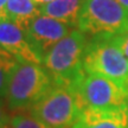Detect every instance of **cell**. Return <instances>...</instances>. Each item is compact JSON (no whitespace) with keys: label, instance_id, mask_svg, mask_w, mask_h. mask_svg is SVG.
Instances as JSON below:
<instances>
[{"label":"cell","instance_id":"obj_10","mask_svg":"<svg viewBox=\"0 0 128 128\" xmlns=\"http://www.w3.org/2000/svg\"><path fill=\"white\" fill-rule=\"evenodd\" d=\"M86 0H54L39 8V13L60 20L72 28H77L78 18Z\"/></svg>","mask_w":128,"mask_h":128},{"label":"cell","instance_id":"obj_8","mask_svg":"<svg viewBox=\"0 0 128 128\" xmlns=\"http://www.w3.org/2000/svg\"><path fill=\"white\" fill-rule=\"evenodd\" d=\"M0 48L14 55L19 60L42 64V60L33 51L25 28L13 20H0Z\"/></svg>","mask_w":128,"mask_h":128},{"label":"cell","instance_id":"obj_17","mask_svg":"<svg viewBox=\"0 0 128 128\" xmlns=\"http://www.w3.org/2000/svg\"><path fill=\"white\" fill-rule=\"evenodd\" d=\"M54 0H33V2L36 4L37 7H42V6H44V5H48L52 2Z\"/></svg>","mask_w":128,"mask_h":128},{"label":"cell","instance_id":"obj_5","mask_svg":"<svg viewBox=\"0 0 128 128\" xmlns=\"http://www.w3.org/2000/svg\"><path fill=\"white\" fill-rule=\"evenodd\" d=\"M83 109H121L128 108L127 92L122 86L109 78L84 74L71 89Z\"/></svg>","mask_w":128,"mask_h":128},{"label":"cell","instance_id":"obj_15","mask_svg":"<svg viewBox=\"0 0 128 128\" xmlns=\"http://www.w3.org/2000/svg\"><path fill=\"white\" fill-rule=\"evenodd\" d=\"M4 100L5 98L0 97V128L8 127L10 119H11L8 116V114H7V109H6L7 106L5 104Z\"/></svg>","mask_w":128,"mask_h":128},{"label":"cell","instance_id":"obj_11","mask_svg":"<svg viewBox=\"0 0 128 128\" xmlns=\"http://www.w3.org/2000/svg\"><path fill=\"white\" fill-rule=\"evenodd\" d=\"M7 18L19 24L22 28H26L28 24L39 13V8L33 0H7L6 6Z\"/></svg>","mask_w":128,"mask_h":128},{"label":"cell","instance_id":"obj_18","mask_svg":"<svg viewBox=\"0 0 128 128\" xmlns=\"http://www.w3.org/2000/svg\"><path fill=\"white\" fill-rule=\"evenodd\" d=\"M116 1H118V2L128 12V0H116Z\"/></svg>","mask_w":128,"mask_h":128},{"label":"cell","instance_id":"obj_13","mask_svg":"<svg viewBox=\"0 0 128 128\" xmlns=\"http://www.w3.org/2000/svg\"><path fill=\"white\" fill-rule=\"evenodd\" d=\"M7 128H49L32 115L16 114L11 116Z\"/></svg>","mask_w":128,"mask_h":128},{"label":"cell","instance_id":"obj_9","mask_svg":"<svg viewBox=\"0 0 128 128\" xmlns=\"http://www.w3.org/2000/svg\"><path fill=\"white\" fill-rule=\"evenodd\" d=\"M71 128H128V108L83 109Z\"/></svg>","mask_w":128,"mask_h":128},{"label":"cell","instance_id":"obj_16","mask_svg":"<svg viewBox=\"0 0 128 128\" xmlns=\"http://www.w3.org/2000/svg\"><path fill=\"white\" fill-rule=\"evenodd\" d=\"M6 6H7V0H0V20L7 18Z\"/></svg>","mask_w":128,"mask_h":128},{"label":"cell","instance_id":"obj_7","mask_svg":"<svg viewBox=\"0 0 128 128\" xmlns=\"http://www.w3.org/2000/svg\"><path fill=\"white\" fill-rule=\"evenodd\" d=\"M71 30L72 28L68 24L44 14H38L25 28L28 42L42 62L51 48Z\"/></svg>","mask_w":128,"mask_h":128},{"label":"cell","instance_id":"obj_4","mask_svg":"<svg viewBox=\"0 0 128 128\" xmlns=\"http://www.w3.org/2000/svg\"><path fill=\"white\" fill-rule=\"evenodd\" d=\"M76 28L92 37L115 36L128 30V12L116 0H86Z\"/></svg>","mask_w":128,"mask_h":128},{"label":"cell","instance_id":"obj_2","mask_svg":"<svg viewBox=\"0 0 128 128\" xmlns=\"http://www.w3.org/2000/svg\"><path fill=\"white\" fill-rule=\"evenodd\" d=\"M54 81L43 64L19 60L5 96L11 112L30 109L54 88Z\"/></svg>","mask_w":128,"mask_h":128},{"label":"cell","instance_id":"obj_6","mask_svg":"<svg viewBox=\"0 0 128 128\" xmlns=\"http://www.w3.org/2000/svg\"><path fill=\"white\" fill-rule=\"evenodd\" d=\"M28 113L49 128H71L80 118L81 108L69 88L54 86Z\"/></svg>","mask_w":128,"mask_h":128},{"label":"cell","instance_id":"obj_12","mask_svg":"<svg viewBox=\"0 0 128 128\" xmlns=\"http://www.w3.org/2000/svg\"><path fill=\"white\" fill-rule=\"evenodd\" d=\"M18 63L19 60L16 56L0 48V97L2 98L6 96L10 80Z\"/></svg>","mask_w":128,"mask_h":128},{"label":"cell","instance_id":"obj_14","mask_svg":"<svg viewBox=\"0 0 128 128\" xmlns=\"http://www.w3.org/2000/svg\"><path fill=\"white\" fill-rule=\"evenodd\" d=\"M114 40L120 48V50L122 51V54L126 56V58L128 60V30L124 31L122 33L115 34Z\"/></svg>","mask_w":128,"mask_h":128},{"label":"cell","instance_id":"obj_19","mask_svg":"<svg viewBox=\"0 0 128 128\" xmlns=\"http://www.w3.org/2000/svg\"><path fill=\"white\" fill-rule=\"evenodd\" d=\"M124 89H126V92H127V98H128V83H127V86L124 87Z\"/></svg>","mask_w":128,"mask_h":128},{"label":"cell","instance_id":"obj_20","mask_svg":"<svg viewBox=\"0 0 128 128\" xmlns=\"http://www.w3.org/2000/svg\"><path fill=\"white\" fill-rule=\"evenodd\" d=\"M6 128H7V127H6Z\"/></svg>","mask_w":128,"mask_h":128},{"label":"cell","instance_id":"obj_3","mask_svg":"<svg viewBox=\"0 0 128 128\" xmlns=\"http://www.w3.org/2000/svg\"><path fill=\"white\" fill-rule=\"evenodd\" d=\"M83 69L87 74L107 77L126 87L128 83V60L114 40V36H95L84 50Z\"/></svg>","mask_w":128,"mask_h":128},{"label":"cell","instance_id":"obj_1","mask_svg":"<svg viewBox=\"0 0 128 128\" xmlns=\"http://www.w3.org/2000/svg\"><path fill=\"white\" fill-rule=\"evenodd\" d=\"M87 43V34L78 28H72L45 55L42 64L55 86L71 89L86 74L83 57Z\"/></svg>","mask_w":128,"mask_h":128}]
</instances>
